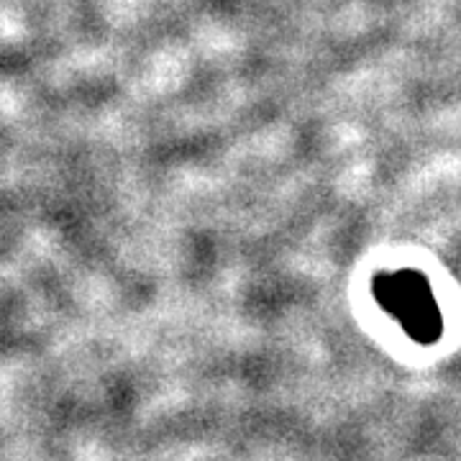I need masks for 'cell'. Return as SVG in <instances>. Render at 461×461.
Segmentation results:
<instances>
[{
	"instance_id": "6da1fadb",
	"label": "cell",
	"mask_w": 461,
	"mask_h": 461,
	"mask_svg": "<svg viewBox=\"0 0 461 461\" xmlns=\"http://www.w3.org/2000/svg\"><path fill=\"white\" fill-rule=\"evenodd\" d=\"M375 293L379 303L384 305V311L395 315L415 341L430 344L441 336L444 330L441 311L420 275L415 272L382 275L375 285Z\"/></svg>"
}]
</instances>
